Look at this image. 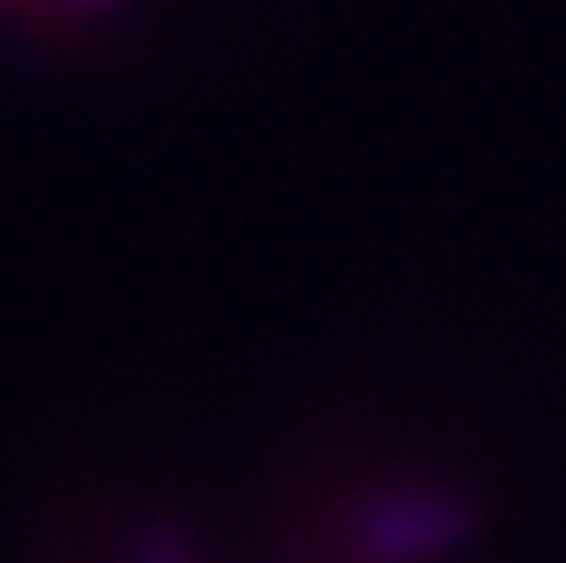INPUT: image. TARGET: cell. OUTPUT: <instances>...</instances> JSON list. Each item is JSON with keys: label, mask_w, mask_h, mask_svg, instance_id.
Segmentation results:
<instances>
[{"label": "cell", "mask_w": 566, "mask_h": 563, "mask_svg": "<svg viewBox=\"0 0 566 563\" xmlns=\"http://www.w3.org/2000/svg\"><path fill=\"white\" fill-rule=\"evenodd\" d=\"M11 4L30 8L48 19H74V15H88V11L111 4V0H11Z\"/></svg>", "instance_id": "obj_1"}]
</instances>
